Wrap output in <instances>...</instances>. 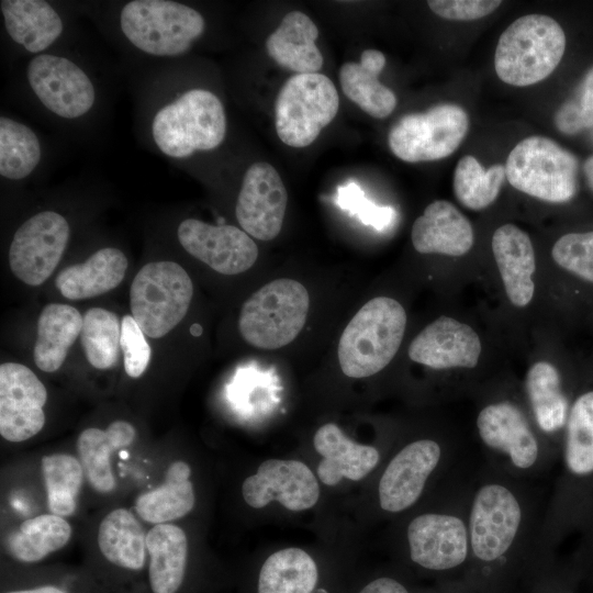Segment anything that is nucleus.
I'll list each match as a JSON object with an SVG mask.
<instances>
[{
	"label": "nucleus",
	"instance_id": "nucleus-40",
	"mask_svg": "<svg viewBox=\"0 0 593 593\" xmlns=\"http://www.w3.org/2000/svg\"><path fill=\"white\" fill-rule=\"evenodd\" d=\"M121 324L116 315L102 307L83 315L80 340L89 363L100 370L113 368L119 357Z\"/></svg>",
	"mask_w": 593,
	"mask_h": 593
},
{
	"label": "nucleus",
	"instance_id": "nucleus-25",
	"mask_svg": "<svg viewBox=\"0 0 593 593\" xmlns=\"http://www.w3.org/2000/svg\"><path fill=\"white\" fill-rule=\"evenodd\" d=\"M191 467L181 459L171 461L161 483L139 493L134 512L150 525L172 523L188 515L195 505Z\"/></svg>",
	"mask_w": 593,
	"mask_h": 593
},
{
	"label": "nucleus",
	"instance_id": "nucleus-27",
	"mask_svg": "<svg viewBox=\"0 0 593 593\" xmlns=\"http://www.w3.org/2000/svg\"><path fill=\"white\" fill-rule=\"evenodd\" d=\"M317 36V26L305 13L291 11L268 36L267 53L278 65L295 74H315L324 63L315 45Z\"/></svg>",
	"mask_w": 593,
	"mask_h": 593
},
{
	"label": "nucleus",
	"instance_id": "nucleus-7",
	"mask_svg": "<svg viewBox=\"0 0 593 593\" xmlns=\"http://www.w3.org/2000/svg\"><path fill=\"white\" fill-rule=\"evenodd\" d=\"M309 307L310 295L302 283L290 278L275 279L244 302L239 333L256 348H281L302 331Z\"/></svg>",
	"mask_w": 593,
	"mask_h": 593
},
{
	"label": "nucleus",
	"instance_id": "nucleus-20",
	"mask_svg": "<svg viewBox=\"0 0 593 593\" xmlns=\"http://www.w3.org/2000/svg\"><path fill=\"white\" fill-rule=\"evenodd\" d=\"M481 351L480 337L471 326L443 315L415 336L407 354L414 362L447 370L474 368Z\"/></svg>",
	"mask_w": 593,
	"mask_h": 593
},
{
	"label": "nucleus",
	"instance_id": "nucleus-43",
	"mask_svg": "<svg viewBox=\"0 0 593 593\" xmlns=\"http://www.w3.org/2000/svg\"><path fill=\"white\" fill-rule=\"evenodd\" d=\"M120 346L124 355L126 374L139 378L147 369L152 349L132 315H124L121 321Z\"/></svg>",
	"mask_w": 593,
	"mask_h": 593
},
{
	"label": "nucleus",
	"instance_id": "nucleus-48",
	"mask_svg": "<svg viewBox=\"0 0 593 593\" xmlns=\"http://www.w3.org/2000/svg\"><path fill=\"white\" fill-rule=\"evenodd\" d=\"M584 171L590 188L593 190V156L590 157L584 164Z\"/></svg>",
	"mask_w": 593,
	"mask_h": 593
},
{
	"label": "nucleus",
	"instance_id": "nucleus-49",
	"mask_svg": "<svg viewBox=\"0 0 593 593\" xmlns=\"http://www.w3.org/2000/svg\"><path fill=\"white\" fill-rule=\"evenodd\" d=\"M315 593H327V591L324 589H320V590H316Z\"/></svg>",
	"mask_w": 593,
	"mask_h": 593
},
{
	"label": "nucleus",
	"instance_id": "nucleus-37",
	"mask_svg": "<svg viewBox=\"0 0 593 593\" xmlns=\"http://www.w3.org/2000/svg\"><path fill=\"white\" fill-rule=\"evenodd\" d=\"M561 457L570 477L593 474V390L579 395L570 406Z\"/></svg>",
	"mask_w": 593,
	"mask_h": 593
},
{
	"label": "nucleus",
	"instance_id": "nucleus-44",
	"mask_svg": "<svg viewBox=\"0 0 593 593\" xmlns=\"http://www.w3.org/2000/svg\"><path fill=\"white\" fill-rule=\"evenodd\" d=\"M499 0H430L429 9L437 15L458 21H470L489 15L500 7Z\"/></svg>",
	"mask_w": 593,
	"mask_h": 593
},
{
	"label": "nucleus",
	"instance_id": "nucleus-1",
	"mask_svg": "<svg viewBox=\"0 0 593 593\" xmlns=\"http://www.w3.org/2000/svg\"><path fill=\"white\" fill-rule=\"evenodd\" d=\"M548 507L545 482L513 478L481 460L470 483V561L501 566L544 551Z\"/></svg>",
	"mask_w": 593,
	"mask_h": 593
},
{
	"label": "nucleus",
	"instance_id": "nucleus-5",
	"mask_svg": "<svg viewBox=\"0 0 593 593\" xmlns=\"http://www.w3.org/2000/svg\"><path fill=\"white\" fill-rule=\"evenodd\" d=\"M564 49L566 35L556 20L537 13L523 15L497 41L496 75L511 86L537 83L556 69Z\"/></svg>",
	"mask_w": 593,
	"mask_h": 593
},
{
	"label": "nucleus",
	"instance_id": "nucleus-26",
	"mask_svg": "<svg viewBox=\"0 0 593 593\" xmlns=\"http://www.w3.org/2000/svg\"><path fill=\"white\" fill-rule=\"evenodd\" d=\"M147 574L152 593H177L184 580L189 541L174 523L153 525L146 534Z\"/></svg>",
	"mask_w": 593,
	"mask_h": 593
},
{
	"label": "nucleus",
	"instance_id": "nucleus-13",
	"mask_svg": "<svg viewBox=\"0 0 593 593\" xmlns=\"http://www.w3.org/2000/svg\"><path fill=\"white\" fill-rule=\"evenodd\" d=\"M468 454H448L437 439L419 438L402 447L389 461L378 484L382 511L399 514L411 508L423 495L429 479L441 466L467 461Z\"/></svg>",
	"mask_w": 593,
	"mask_h": 593
},
{
	"label": "nucleus",
	"instance_id": "nucleus-22",
	"mask_svg": "<svg viewBox=\"0 0 593 593\" xmlns=\"http://www.w3.org/2000/svg\"><path fill=\"white\" fill-rule=\"evenodd\" d=\"M313 445L322 457L316 470L317 477L329 486L338 484L344 478L359 481L380 461V452L376 447L351 440L334 423L324 424L316 430Z\"/></svg>",
	"mask_w": 593,
	"mask_h": 593
},
{
	"label": "nucleus",
	"instance_id": "nucleus-47",
	"mask_svg": "<svg viewBox=\"0 0 593 593\" xmlns=\"http://www.w3.org/2000/svg\"><path fill=\"white\" fill-rule=\"evenodd\" d=\"M4 593H67L59 586L47 584L32 589L12 590Z\"/></svg>",
	"mask_w": 593,
	"mask_h": 593
},
{
	"label": "nucleus",
	"instance_id": "nucleus-8",
	"mask_svg": "<svg viewBox=\"0 0 593 593\" xmlns=\"http://www.w3.org/2000/svg\"><path fill=\"white\" fill-rule=\"evenodd\" d=\"M121 31L137 49L153 56H178L203 34L205 21L193 8L168 0H134L120 13Z\"/></svg>",
	"mask_w": 593,
	"mask_h": 593
},
{
	"label": "nucleus",
	"instance_id": "nucleus-28",
	"mask_svg": "<svg viewBox=\"0 0 593 593\" xmlns=\"http://www.w3.org/2000/svg\"><path fill=\"white\" fill-rule=\"evenodd\" d=\"M146 534L135 512L126 507L110 511L100 522L97 544L113 567L139 572L147 562Z\"/></svg>",
	"mask_w": 593,
	"mask_h": 593
},
{
	"label": "nucleus",
	"instance_id": "nucleus-42",
	"mask_svg": "<svg viewBox=\"0 0 593 593\" xmlns=\"http://www.w3.org/2000/svg\"><path fill=\"white\" fill-rule=\"evenodd\" d=\"M337 203L342 209L357 215L363 224L380 232L390 227L396 217L393 208L376 205L369 201L356 182H348L338 188Z\"/></svg>",
	"mask_w": 593,
	"mask_h": 593
},
{
	"label": "nucleus",
	"instance_id": "nucleus-30",
	"mask_svg": "<svg viewBox=\"0 0 593 593\" xmlns=\"http://www.w3.org/2000/svg\"><path fill=\"white\" fill-rule=\"evenodd\" d=\"M384 66V54L378 49L368 48L361 53L359 63L347 61L339 70V82L344 94L376 119L389 116L396 105L394 92L378 79Z\"/></svg>",
	"mask_w": 593,
	"mask_h": 593
},
{
	"label": "nucleus",
	"instance_id": "nucleus-6",
	"mask_svg": "<svg viewBox=\"0 0 593 593\" xmlns=\"http://www.w3.org/2000/svg\"><path fill=\"white\" fill-rule=\"evenodd\" d=\"M226 134L222 101L205 89H191L161 107L154 115L152 135L158 149L171 158L212 150Z\"/></svg>",
	"mask_w": 593,
	"mask_h": 593
},
{
	"label": "nucleus",
	"instance_id": "nucleus-46",
	"mask_svg": "<svg viewBox=\"0 0 593 593\" xmlns=\"http://www.w3.org/2000/svg\"><path fill=\"white\" fill-rule=\"evenodd\" d=\"M359 593H409V591L395 579L383 577L368 583Z\"/></svg>",
	"mask_w": 593,
	"mask_h": 593
},
{
	"label": "nucleus",
	"instance_id": "nucleus-17",
	"mask_svg": "<svg viewBox=\"0 0 593 593\" xmlns=\"http://www.w3.org/2000/svg\"><path fill=\"white\" fill-rule=\"evenodd\" d=\"M287 202V189L278 171L268 163H254L244 175L235 215L244 232L268 242L281 231Z\"/></svg>",
	"mask_w": 593,
	"mask_h": 593
},
{
	"label": "nucleus",
	"instance_id": "nucleus-4",
	"mask_svg": "<svg viewBox=\"0 0 593 593\" xmlns=\"http://www.w3.org/2000/svg\"><path fill=\"white\" fill-rule=\"evenodd\" d=\"M405 326L406 313L396 300L377 296L363 304L339 338L343 373L360 379L385 368L401 346Z\"/></svg>",
	"mask_w": 593,
	"mask_h": 593
},
{
	"label": "nucleus",
	"instance_id": "nucleus-45",
	"mask_svg": "<svg viewBox=\"0 0 593 593\" xmlns=\"http://www.w3.org/2000/svg\"><path fill=\"white\" fill-rule=\"evenodd\" d=\"M584 121L585 127H593V67L586 72L577 100H572Z\"/></svg>",
	"mask_w": 593,
	"mask_h": 593
},
{
	"label": "nucleus",
	"instance_id": "nucleus-29",
	"mask_svg": "<svg viewBox=\"0 0 593 593\" xmlns=\"http://www.w3.org/2000/svg\"><path fill=\"white\" fill-rule=\"evenodd\" d=\"M127 265L120 249L102 248L85 262L63 269L55 284L61 295L69 300L94 298L116 288L125 276Z\"/></svg>",
	"mask_w": 593,
	"mask_h": 593
},
{
	"label": "nucleus",
	"instance_id": "nucleus-41",
	"mask_svg": "<svg viewBox=\"0 0 593 593\" xmlns=\"http://www.w3.org/2000/svg\"><path fill=\"white\" fill-rule=\"evenodd\" d=\"M551 256L561 268L593 282V232L561 236L555 243Z\"/></svg>",
	"mask_w": 593,
	"mask_h": 593
},
{
	"label": "nucleus",
	"instance_id": "nucleus-9",
	"mask_svg": "<svg viewBox=\"0 0 593 593\" xmlns=\"http://www.w3.org/2000/svg\"><path fill=\"white\" fill-rule=\"evenodd\" d=\"M193 295L187 271L170 260L152 261L136 273L130 290L132 316L150 338H160L186 316Z\"/></svg>",
	"mask_w": 593,
	"mask_h": 593
},
{
	"label": "nucleus",
	"instance_id": "nucleus-15",
	"mask_svg": "<svg viewBox=\"0 0 593 593\" xmlns=\"http://www.w3.org/2000/svg\"><path fill=\"white\" fill-rule=\"evenodd\" d=\"M26 76L41 103L60 118H80L94 103L92 81L77 64L66 57L37 55L30 60Z\"/></svg>",
	"mask_w": 593,
	"mask_h": 593
},
{
	"label": "nucleus",
	"instance_id": "nucleus-35",
	"mask_svg": "<svg viewBox=\"0 0 593 593\" xmlns=\"http://www.w3.org/2000/svg\"><path fill=\"white\" fill-rule=\"evenodd\" d=\"M318 579L314 559L303 549L273 552L260 568L258 593H312Z\"/></svg>",
	"mask_w": 593,
	"mask_h": 593
},
{
	"label": "nucleus",
	"instance_id": "nucleus-39",
	"mask_svg": "<svg viewBox=\"0 0 593 593\" xmlns=\"http://www.w3.org/2000/svg\"><path fill=\"white\" fill-rule=\"evenodd\" d=\"M505 177L504 166L484 169L477 158L466 155L459 159L454 172V193L463 206L479 211L496 200Z\"/></svg>",
	"mask_w": 593,
	"mask_h": 593
},
{
	"label": "nucleus",
	"instance_id": "nucleus-10",
	"mask_svg": "<svg viewBox=\"0 0 593 593\" xmlns=\"http://www.w3.org/2000/svg\"><path fill=\"white\" fill-rule=\"evenodd\" d=\"M338 109V92L327 76L296 74L283 83L276 99L277 135L290 147H306L334 120Z\"/></svg>",
	"mask_w": 593,
	"mask_h": 593
},
{
	"label": "nucleus",
	"instance_id": "nucleus-3",
	"mask_svg": "<svg viewBox=\"0 0 593 593\" xmlns=\"http://www.w3.org/2000/svg\"><path fill=\"white\" fill-rule=\"evenodd\" d=\"M477 463L456 483L448 503L421 513L406 526L411 560L430 571H449L470 561L469 494Z\"/></svg>",
	"mask_w": 593,
	"mask_h": 593
},
{
	"label": "nucleus",
	"instance_id": "nucleus-33",
	"mask_svg": "<svg viewBox=\"0 0 593 593\" xmlns=\"http://www.w3.org/2000/svg\"><path fill=\"white\" fill-rule=\"evenodd\" d=\"M83 317L71 305L51 303L41 312L33 357L44 372H54L64 363L71 345L81 333Z\"/></svg>",
	"mask_w": 593,
	"mask_h": 593
},
{
	"label": "nucleus",
	"instance_id": "nucleus-36",
	"mask_svg": "<svg viewBox=\"0 0 593 593\" xmlns=\"http://www.w3.org/2000/svg\"><path fill=\"white\" fill-rule=\"evenodd\" d=\"M41 473L48 512L61 517L74 515L86 481L78 457L67 452L46 455L41 459Z\"/></svg>",
	"mask_w": 593,
	"mask_h": 593
},
{
	"label": "nucleus",
	"instance_id": "nucleus-16",
	"mask_svg": "<svg viewBox=\"0 0 593 593\" xmlns=\"http://www.w3.org/2000/svg\"><path fill=\"white\" fill-rule=\"evenodd\" d=\"M47 390L26 366H0V435L10 443L36 436L44 427Z\"/></svg>",
	"mask_w": 593,
	"mask_h": 593
},
{
	"label": "nucleus",
	"instance_id": "nucleus-11",
	"mask_svg": "<svg viewBox=\"0 0 593 593\" xmlns=\"http://www.w3.org/2000/svg\"><path fill=\"white\" fill-rule=\"evenodd\" d=\"M505 174L518 191L542 201L562 203L575 194L578 160L552 139L529 136L508 154Z\"/></svg>",
	"mask_w": 593,
	"mask_h": 593
},
{
	"label": "nucleus",
	"instance_id": "nucleus-23",
	"mask_svg": "<svg viewBox=\"0 0 593 593\" xmlns=\"http://www.w3.org/2000/svg\"><path fill=\"white\" fill-rule=\"evenodd\" d=\"M492 251L510 302L525 307L534 296L535 250L526 232L504 224L492 236Z\"/></svg>",
	"mask_w": 593,
	"mask_h": 593
},
{
	"label": "nucleus",
	"instance_id": "nucleus-38",
	"mask_svg": "<svg viewBox=\"0 0 593 593\" xmlns=\"http://www.w3.org/2000/svg\"><path fill=\"white\" fill-rule=\"evenodd\" d=\"M41 143L32 128L7 116L0 119V175L26 178L41 160Z\"/></svg>",
	"mask_w": 593,
	"mask_h": 593
},
{
	"label": "nucleus",
	"instance_id": "nucleus-19",
	"mask_svg": "<svg viewBox=\"0 0 593 593\" xmlns=\"http://www.w3.org/2000/svg\"><path fill=\"white\" fill-rule=\"evenodd\" d=\"M177 235L187 253L223 275L242 273L258 258L256 243L233 225H212L187 219L179 224Z\"/></svg>",
	"mask_w": 593,
	"mask_h": 593
},
{
	"label": "nucleus",
	"instance_id": "nucleus-32",
	"mask_svg": "<svg viewBox=\"0 0 593 593\" xmlns=\"http://www.w3.org/2000/svg\"><path fill=\"white\" fill-rule=\"evenodd\" d=\"M525 393L535 425L544 437L564 428L570 405L555 365L545 360L532 365L525 377Z\"/></svg>",
	"mask_w": 593,
	"mask_h": 593
},
{
	"label": "nucleus",
	"instance_id": "nucleus-12",
	"mask_svg": "<svg viewBox=\"0 0 593 593\" xmlns=\"http://www.w3.org/2000/svg\"><path fill=\"white\" fill-rule=\"evenodd\" d=\"M469 127L467 112L457 104H437L423 113H409L390 128L388 144L406 163L432 161L450 156Z\"/></svg>",
	"mask_w": 593,
	"mask_h": 593
},
{
	"label": "nucleus",
	"instance_id": "nucleus-24",
	"mask_svg": "<svg viewBox=\"0 0 593 593\" xmlns=\"http://www.w3.org/2000/svg\"><path fill=\"white\" fill-rule=\"evenodd\" d=\"M136 439V428L128 422L118 419L107 429L89 427L83 429L77 440V457L81 462L86 481L99 494L107 495L116 488L112 469V456Z\"/></svg>",
	"mask_w": 593,
	"mask_h": 593
},
{
	"label": "nucleus",
	"instance_id": "nucleus-2",
	"mask_svg": "<svg viewBox=\"0 0 593 593\" xmlns=\"http://www.w3.org/2000/svg\"><path fill=\"white\" fill-rule=\"evenodd\" d=\"M475 428L483 462L516 479L545 482L553 455L517 404L502 400L483 405Z\"/></svg>",
	"mask_w": 593,
	"mask_h": 593
},
{
	"label": "nucleus",
	"instance_id": "nucleus-21",
	"mask_svg": "<svg viewBox=\"0 0 593 593\" xmlns=\"http://www.w3.org/2000/svg\"><path fill=\"white\" fill-rule=\"evenodd\" d=\"M411 239L419 254L459 257L471 249L474 234L470 221L451 202L436 200L414 221Z\"/></svg>",
	"mask_w": 593,
	"mask_h": 593
},
{
	"label": "nucleus",
	"instance_id": "nucleus-31",
	"mask_svg": "<svg viewBox=\"0 0 593 593\" xmlns=\"http://www.w3.org/2000/svg\"><path fill=\"white\" fill-rule=\"evenodd\" d=\"M0 9L9 36L27 52L48 48L63 33L60 15L46 1L2 0Z\"/></svg>",
	"mask_w": 593,
	"mask_h": 593
},
{
	"label": "nucleus",
	"instance_id": "nucleus-14",
	"mask_svg": "<svg viewBox=\"0 0 593 593\" xmlns=\"http://www.w3.org/2000/svg\"><path fill=\"white\" fill-rule=\"evenodd\" d=\"M69 235L67 220L57 212L31 216L13 235L9 249L11 271L25 284L44 283L61 259Z\"/></svg>",
	"mask_w": 593,
	"mask_h": 593
},
{
	"label": "nucleus",
	"instance_id": "nucleus-34",
	"mask_svg": "<svg viewBox=\"0 0 593 593\" xmlns=\"http://www.w3.org/2000/svg\"><path fill=\"white\" fill-rule=\"evenodd\" d=\"M71 535L69 522L48 512L22 521L8 535L4 546L14 560L35 563L63 549Z\"/></svg>",
	"mask_w": 593,
	"mask_h": 593
},
{
	"label": "nucleus",
	"instance_id": "nucleus-18",
	"mask_svg": "<svg viewBox=\"0 0 593 593\" xmlns=\"http://www.w3.org/2000/svg\"><path fill=\"white\" fill-rule=\"evenodd\" d=\"M242 495L253 508H262L277 501L287 510L300 512L317 503L320 485L304 462L268 459L243 481Z\"/></svg>",
	"mask_w": 593,
	"mask_h": 593
}]
</instances>
